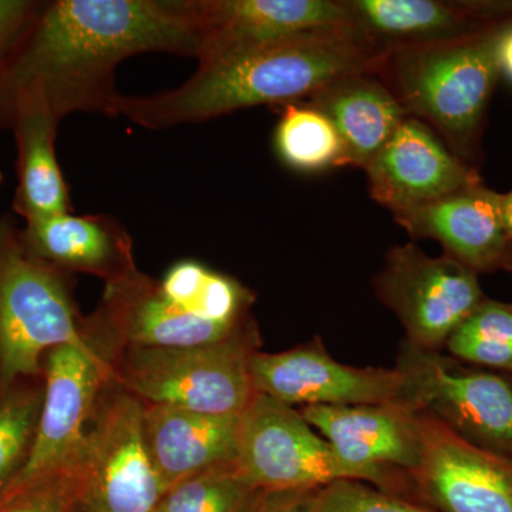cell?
I'll return each instance as SVG.
<instances>
[{
	"instance_id": "obj_10",
	"label": "cell",
	"mask_w": 512,
	"mask_h": 512,
	"mask_svg": "<svg viewBox=\"0 0 512 512\" xmlns=\"http://www.w3.org/2000/svg\"><path fill=\"white\" fill-rule=\"evenodd\" d=\"M237 463L264 491L319 490L339 480L367 483L296 407L259 393L241 414Z\"/></svg>"
},
{
	"instance_id": "obj_32",
	"label": "cell",
	"mask_w": 512,
	"mask_h": 512,
	"mask_svg": "<svg viewBox=\"0 0 512 512\" xmlns=\"http://www.w3.org/2000/svg\"><path fill=\"white\" fill-rule=\"evenodd\" d=\"M497 60L500 76L512 84V20L505 26L498 40Z\"/></svg>"
},
{
	"instance_id": "obj_19",
	"label": "cell",
	"mask_w": 512,
	"mask_h": 512,
	"mask_svg": "<svg viewBox=\"0 0 512 512\" xmlns=\"http://www.w3.org/2000/svg\"><path fill=\"white\" fill-rule=\"evenodd\" d=\"M20 238L35 258L69 276L93 275L111 284L138 271L133 241L110 215L69 212L39 218L26 222Z\"/></svg>"
},
{
	"instance_id": "obj_6",
	"label": "cell",
	"mask_w": 512,
	"mask_h": 512,
	"mask_svg": "<svg viewBox=\"0 0 512 512\" xmlns=\"http://www.w3.org/2000/svg\"><path fill=\"white\" fill-rule=\"evenodd\" d=\"M117 349L99 313L94 312L83 316L79 339L47 353L45 400L32 451L0 501L55 476L79 456L101 390L110 380L111 359Z\"/></svg>"
},
{
	"instance_id": "obj_31",
	"label": "cell",
	"mask_w": 512,
	"mask_h": 512,
	"mask_svg": "<svg viewBox=\"0 0 512 512\" xmlns=\"http://www.w3.org/2000/svg\"><path fill=\"white\" fill-rule=\"evenodd\" d=\"M319 490L264 491L251 512H315Z\"/></svg>"
},
{
	"instance_id": "obj_34",
	"label": "cell",
	"mask_w": 512,
	"mask_h": 512,
	"mask_svg": "<svg viewBox=\"0 0 512 512\" xmlns=\"http://www.w3.org/2000/svg\"><path fill=\"white\" fill-rule=\"evenodd\" d=\"M501 269L512 274V242L510 244V247H508L507 249V254H505L504 256V261L503 265H501Z\"/></svg>"
},
{
	"instance_id": "obj_4",
	"label": "cell",
	"mask_w": 512,
	"mask_h": 512,
	"mask_svg": "<svg viewBox=\"0 0 512 512\" xmlns=\"http://www.w3.org/2000/svg\"><path fill=\"white\" fill-rule=\"evenodd\" d=\"M256 322L237 335L191 348L117 349L111 377L146 404L241 414L256 396L251 359L261 350Z\"/></svg>"
},
{
	"instance_id": "obj_16",
	"label": "cell",
	"mask_w": 512,
	"mask_h": 512,
	"mask_svg": "<svg viewBox=\"0 0 512 512\" xmlns=\"http://www.w3.org/2000/svg\"><path fill=\"white\" fill-rule=\"evenodd\" d=\"M392 215L410 237L434 239L444 254L477 275L501 269L511 244L501 194L483 181Z\"/></svg>"
},
{
	"instance_id": "obj_20",
	"label": "cell",
	"mask_w": 512,
	"mask_h": 512,
	"mask_svg": "<svg viewBox=\"0 0 512 512\" xmlns=\"http://www.w3.org/2000/svg\"><path fill=\"white\" fill-rule=\"evenodd\" d=\"M241 414L146 404L144 436L164 490L208 468L237 460Z\"/></svg>"
},
{
	"instance_id": "obj_33",
	"label": "cell",
	"mask_w": 512,
	"mask_h": 512,
	"mask_svg": "<svg viewBox=\"0 0 512 512\" xmlns=\"http://www.w3.org/2000/svg\"><path fill=\"white\" fill-rule=\"evenodd\" d=\"M501 208H503L505 232L512 242V191L501 194Z\"/></svg>"
},
{
	"instance_id": "obj_9",
	"label": "cell",
	"mask_w": 512,
	"mask_h": 512,
	"mask_svg": "<svg viewBox=\"0 0 512 512\" xmlns=\"http://www.w3.org/2000/svg\"><path fill=\"white\" fill-rule=\"evenodd\" d=\"M373 286L380 302L402 323L404 340L430 352H443L487 298L476 272L446 254L430 256L414 244L387 252Z\"/></svg>"
},
{
	"instance_id": "obj_15",
	"label": "cell",
	"mask_w": 512,
	"mask_h": 512,
	"mask_svg": "<svg viewBox=\"0 0 512 512\" xmlns=\"http://www.w3.org/2000/svg\"><path fill=\"white\" fill-rule=\"evenodd\" d=\"M365 173L370 197L392 214L483 181L473 165L413 117L403 121Z\"/></svg>"
},
{
	"instance_id": "obj_11",
	"label": "cell",
	"mask_w": 512,
	"mask_h": 512,
	"mask_svg": "<svg viewBox=\"0 0 512 512\" xmlns=\"http://www.w3.org/2000/svg\"><path fill=\"white\" fill-rule=\"evenodd\" d=\"M303 419L322 434L367 483L410 498V471L420 457L419 412L404 403L299 407Z\"/></svg>"
},
{
	"instance_id": "obj_3",
	"label": "cell",
	"mask_w": 512,
	"mask_h": 512,
	"mask_svg": "<svg viewBox=\"0 0 512 512\" xmlns=\"http://www.w3.org/2000/svg\"><path fill=\"white\" fill-rule=\"evenodd\" d=\"M511 20L448 42L386 47L377 64L376 76L407 116L427 124L470 165L501 77L498 40Z\"/></svg>"
},
{
	"instance_id": "obj_23",
	"label": "cell",
	"mask_w": 512,
	"mask_h": 512,
	"mask_svg": "<svg viewBox=\"0 0 512 512\" xmlns=\"http://www.w3.org/2000/svg\"><path fill=\"white\" fill-rule=\"evenodd\" d=\"M160 288L171 301L198 318L229 329L244 328L252 318L255 295L232 276L221 274L197 261L171 266Z\"/></svg>"
},
{
	"instance_id": "obj_17",
	"label": "cell",
	"mask_w": 512,
	"mask_h": 512,
	"mask_svg": "<svg viewBox=\"0 0 512 512\" xmlns=\"http://www.w3.org/2000/svg\"><path fill=\"white\" fill-rule=\"evenodd\" d=\"M348 25L386 47L460 39L512 19V0H343Z\"/></svg>"
},
{
	"instance_id": "obj_13",
	"label": "cell",
	"mask_w": 512,
	"mask_h": 512,
	"mask_svg": "<svg viewBox=\"0 0 512 512\" xmlns=\"http://www.w3.org/2000/svg\"><path fill=\"white\" fill-rule=\"evenodd\" d=\"M256 393L288 406H366L403 403L406 377L397 367L343 365L322 340L281 353L256 352L251 359Z\"/></svg>"
},
{
	"instance_id": "obj_21",
	"label": "cell",
	"mask_w": 512,
	"mask_h": 512,
	"mask_svg": "<svg viewBox=\"0 0 512 512\" xmlns=\"http://www.w3.org/2000/svg\"><path fill=\"white\" fill-rule=\"evenodd\" d=\"M342 138L350 167L365 170L407 119L386 84L372 73L333 80L309 97Z\"/></svg>"
},
{
	"instance_id": "obj_12",
	"label": "cell",
	"mask_w": 512,
	"mask_h": 512,
	"mask_svg": "<svg viewBox=\"0 0 512 512\" xmlns=\"http://www.w3.org/2000/svg\"><path fill=\"white\" fill-rule=\"evenodd\" d=\"M419 427L410 500L440 512H512V457L468 443L426 412Z\"/></svg>"
},
{
	"instance_id": "obj_28",
	"label": "cell",
	"mask_w": 512,
	"mask_h": 512,
	"mask_svg": "<svg viewBox=\"0 0 512 512\" xmlns=\"http://www.w3.org/2000/svg\"><path fill=\"white\" fill-rule=\"evenodd\" d=\"M315 512H440L429 505L386 493L372 484L339 480L320 488Z\"/></svg>"
},
{
	"instance_id": "obj_5",
	"label": "cell",
	"mask_w": 512,
	"mask_h": 512,
	"mask_svg": "<svg viewBox=\"0 0 512 512\" xmlns=\"http://www.w3.org/2000/svg\"><path fill=\"white\" fill-rule=\"evenodd\" d=\"M69 279L30 254L9 218L0 220V392L42 377L47 353L79 339L83 316Z\"/></svg>"
},
{
	"instance_id": "obj_8",
	"label": "cell",
	"mask_w": 512,
	"mask_h": 512,
	"mask_svg": "<svg viewBox=\"0 0 512 512\" xmlns=\"http://www.w3.org/2000/svg\"><path fill=\"white\" fill-rule=\"evenodd\" d=\"M397 369L406 377L403 403L436 417L461 439L512 457V383L500 373L464 369L454 357L403 340Z\"/></svg>"
},
{
	"instance_id": "obj_14",
	"label": "cell",
	"mask_w": 512,
	"mask_h": 512,
	"mask_svg": "<svg viewBox=\"0 0 512 512\" xmlns=\"http://www.w3.org/2000/svg\"><path fill=\"white\" fill-rule=\"evenodd\" d=\"M198 70L224 66L318 26L348 23L343 0H190Z\"/></svg>"
},
{
	"instance_id": "obj_30",
	"label": "cell",
	"mask_w": 512,
	"mask_h": 512,
	"mask_svg": "<svg viewBox=\"0 0 512 512\" xmlns=\"http://www.w3.org/2000/svg\"><path fill=\"white\" fill-rule=\"evenodd\" d=\"M40 0H0V60L33 15Z\"/></svg>"
},
{
	"instance_id": "obj_29",
	"label": "cell",
	"mask_w": 512,
	"mask_h": 512,
	"mask_svg": "<svg viewBox=\"0 0 512 512\" xmlns=\"http://www.w3.org/2000/svg\"><path fill=\"white\" fill-rule=\"evenodd\" d=\"M82 485L83 448L79 456L55 476L0 501V512H77Z\"/></svg>"
},
{
	"instance_id": "obj_26",
	"label": "cell",
	"mask_w": 512,
	"mask_h": 512,
	"mask_svg": "<svg viewBox=\"0 0 512 512\" xmlns=\"http://www.w3.org/2000/svg\"><path fill=\"white\" fill-rule=\"evenodd\" d=\"M43 400V376L22 380L0 392V495L28 463Z\"/></svg>"
},
{
	"instance_id": "obj_7",
	"label": "cell",
	"mask_w": 512,
	"mask_h": 512,
	"mask_svg": "<svg viewBox=\"0 0 512 512\" xmlns=\"http://www.w3.org/2000/svg\"><path fill=\"white\" fill-rule=\"evenodd\" d=\"M144 404L114 382L101 390L83 446L77 512H154L165 490L148 453Z\"/></svg>"
},
{
	"instance_id": "obj_1",
	"label": "cell",
	"mask_w": 512,
	"mask_h": 512,
	"mask_svg": "<svg viewBox=\"0 0 512 512\" xmlns=\"http://www.w3.org/2000/svg\"><path fill=\"white\" fill-rule=\"evenodd\" d=\"M151 52L195 57L190 0L39 2L0 60V128L29 106L119 117L117 66Z\"/></svg>"
},
{
	"instance_id": "obj_2",
	"label": "cell",
	"mask_w": 512,
	"mask_h": 512,
	"mask_svg": "<svg viewBox=\"0 0 512 512\" xmlns=\"http://www.w3.org/2000/svg\"><path fill=\"white\" fill-rule=\"evenodd\" d=\"M382 49L348 23L303 30L150 96H124L119 113L148 130L201 123L261 104L311 97L350 74H375Z\"/></svg>"
},
{
	"instance_id": "obj_27",
	"label": "cell",
	"mask_w": 512,
	"mask_h": 512,
	"mask_svg": "<svg viewBox=\"0 0 512 512\" xmlns=\"http://www.w3.org/2000/svg\"><path fill=\"white\" fill-rule=\"evenodd\" d=\"M446 349L458 362L512 373V302L485 298Z\"/></svg>"
},
{
	"instance_id": "obj_25",
	"label": "cell",
	"mask_w": 512,
	"mask_h": 512,
	"mask_svg": "<svg viewBox=\"0 0 512 512\" xmlns=\"http://www.w3.org/2000/svg\"><path fill=\"white\" fill-rule=\"evenodd\" d=\"M262 493L237 460L229 461L173 485L154 512H251Z\"/></svg>"
},
{
	"instance_id": "obj_18",
	"label": "cell",
	"mask_w": 512,
	"mask_h": 512,
	"mask_svg": "<svg viewBox=\"0 0 512 512\" xmlns=\"http://www.w3.org/2000/svg\"><path fill=\"white\" fill-rule=\"evenodd\" d=\"M120 348H191L237 335L229 329L191 315L161 291L160 282L138 269L133 275L106 284L96 309Z\"/></svg>"
},
{
	"instance_id": "obj_35",
	"label": "cell",
	"mask_w": 512,
	"mask_h": 512,
	"mask_svg": "<svg viewBox=\"0 0 512 512\" xmlns=\"http://www.w3.org/2000/svg\"><path fill=\"white\" fill-rule=\"evenodd\" d=\"M2 178H3L2 174H0V183H2Z\"/></svg>"
},
{
	"instance_id": "obj_22",
	"label": "cell",
	"mask_w": 512,
	"mask_h": 512,
	"mask_svg": "<svg viewBox=\"0 0 512 512\" xmlns=\"http://www.w3.org/2000/svg\"><path fill=\"white\" fill-rule=\"evenodd\" d=\"M60 120L39 106L16 114L10 130L18 146V187L13 210L25 221L73 211L69 187L56 156Z\"/></svg>"
},
{
	"instance_id": "obj_24",
	"label": "cell",
	"mask_w": 512,
	"mask_h": 512,
	"mask_svg": "<svg viewBox=\"0 0 512 512\" xmlns=\"http://www.w3.org/2000/svg\"><path fill=\"white\" fill-rule=\"evenodd\" d=\"M274 141L282 163L302 173L348 165L345 146L332 121L309 103L285 104Z\"/></svg>"
}]
</instances>
